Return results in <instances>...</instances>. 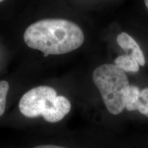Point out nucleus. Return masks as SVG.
I'll list each match as a JSON object with an SVG mask.
<instances>
[{"mask_svg":"<svg viewBox=\"0 0 148 148\" xmlns=\"http://www.w3.org/2000/svg\"><path fill=\"white\" fill-rule=\"evenodd\" d=\"M25 43L39 50L44 57L73 51L84 41L82 29L76 23L62 18H47L32 23L23 34Z\"/></svg>","mask_w":148,"mask_h":148,"instance_id":"nucleus-1","label":"nucleus"},{"mask_svg":"<svg viewBox=\"0 0 148 148\" xmlns=\"http://www.w3.org/2000/svg\"><path fill=\"white\" fill-rule=\"evenodd\" d=\"M18 108L26 117L42 116L45 121L56 123L69 113L71 105L67 98L57 95L53 88L40 86L25 92L20 99Z\"/></svg>","mask_w":148,"mask_h":148,"instance_id":"nucleus-2","label":"nucleus"},{"mask_svg":"<svg viewBox=\"0 0 148 148\" xmlns=\"http://www.w3.org/2000/svg\"><path fill=\"white\" fill-rule=\"evenodd\" d=\"M92 81L108 112L114 115L121 113L130 86L125 72L114 64H103L92 72Z\"/></svg>","mask_w":148,"mask_h":148,"instance_id":"nucleus-3","label":"nucleus"},{"mask_svg":"<svg viewBox=\"0 0 148 148\" xmlns=\"http://www.w3.org/2000/svg\"><path fill=\"white\" fill-rule=\"evenodd\" d=\"M116 42L121 49L136 58L140 66H145V58L143 51L132 36L125 32H121L116 37Z\"/></svg>","mask_w":148,"mask_h":148,"instance_id":"nucleus-4","label":"nucleus"},{"mask_svg":"<svg viewBox=\"0 0 148 148\" xmlns=\"http://www.w3.org/2000/svg\"><path fill=\"white\" fill-rule=\"evenodd\" d=\"M114 64L125 72L137 73L139 71V64L132 55L126 53L121 55L114 60Z\"/></svg>","mask_w":148,"mask_h":148,"instance_id":"nucleus-5","label":"nucleus"},{"mask_svg":"<svg viewBox=\"0 0 148 148\" xmlns=\"http://www.w3.org/2000/svg\"><path fill=\"white\" fill-rule=\"evenodd\" d=\"M140 92V90L137 86L134 85L130 86L126 97V101H125V108L127 111L136 110V105H137Z\"/></svg>","mask_w":148,"mask_h":148,"instance_id":"nucleus-6","label":"nucleus"},{"mask_svg":"<svg viewBox=\"0 0 148 148\" xmlns=\"http://www.w3.org/2000/svg\"><path fill=\"white\" fill-rule=\"evenodd\" d=\"M136 110L139 111L140 113L148 117V88H145L140 90Z\"/></svg>","mask_w":148,"mask_h":148,"instance_id":"nucleus-7","label":"nucleus"},{"mask_svg":"<svg viewBox=\"0 0 148 148\" xmlns=\"http://www.w3.org/2000/svg\"><path fill=\"white\" fill-rule=\"evenodd\" d=\"M9 90V84L7 81H0V116L4 113L6 104V96Z\"/></svg>","mask_w":148,"mask_h":148,"instance_id":"nucleus-8","label":"nucleus"},{"mask_svg":"<svg viewBox=\"0 0 148 148\" xmlns=\"http://www.w3.org/2000/svg\"><path fill=\"white\" fill-rule=\"evenodd\" d=\"M34 148H66L64 147H61V146H57L53 145H42L36 146Z\"/></svg>","mask_w":148,"mask_h":148,"instance_id":"nucleus-9","label":"nucleus"},{"mask_svg":"<svg viewBox=\"0 0 148 148\" xmlns=\"http://www.w3.org/2000/svg\"><path fill=\"white\" fill-rule=\"evenodd\" d=\"M144 1H145V4L146 5V8H147L148 10V0H144Z\"/></svg>","mask_w":148,"mask_h":148,"instance_id":"nucleus-10","label":"nucleus"},{"mask_svg":"<svg viewBox=\"0 0 148 148\" xmlns=\"http://www.w3.org/2000/svg\"><path fill=\"white\" fill-rule=\"evenodd\" d=\"M3 1V0H0V3H1V2H2Z\"/></svg>","mask_w":148,"mask_h":148,"instance_id":"nucleus-11","label":"nucleus"}]
</instances>
